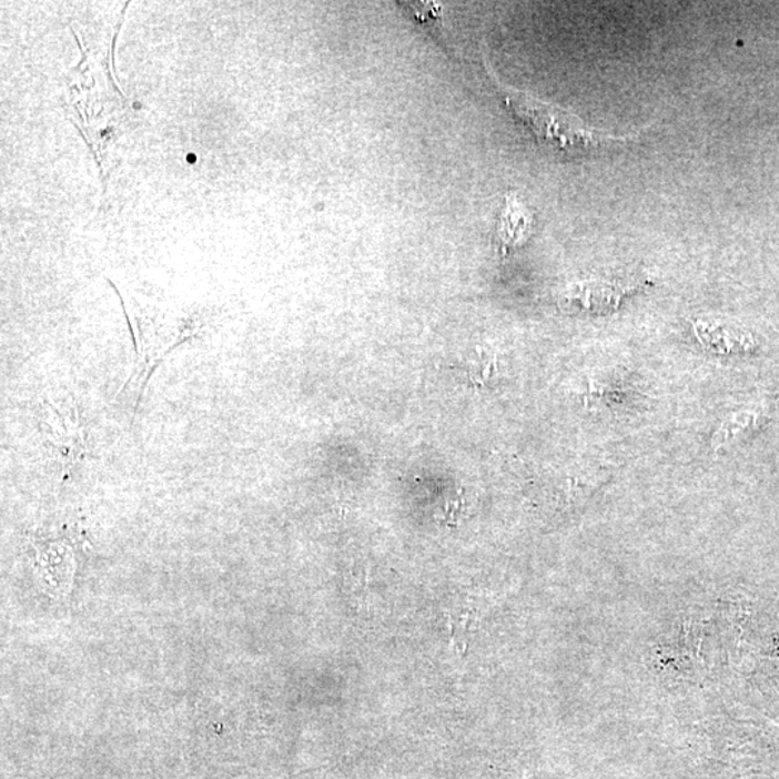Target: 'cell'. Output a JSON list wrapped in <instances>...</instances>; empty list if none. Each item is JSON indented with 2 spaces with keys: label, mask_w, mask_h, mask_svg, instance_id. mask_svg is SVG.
Wrapping results in <instances>:
<instances>
[{
  "label": "cell",
  "mask_w": 779,
  "mask_h": 779,
  "mask_svg": "<svg viewBox=\"0 0 779 779\" xmlns=\"http://www.w3.org/2000/svg\"><path fill=\"white\" fill-rule=\"evenodd\" d=\"M504 103L519 120H523L542 142L565 152L590 151L610 142H624L629 138H614L591 129L584 120L555 104L545 103L523 91L509 89L494 75Z\"/></svg>",
  "instance_id": "obj_1"
},
{
  "label": "cell",
  "mask_w": 779,
  "mask_h": 779,
  "mask_svg": "<svg viewBox=\"0 0 779 779\" xmlns=\"http://www.w3.org/2000/svg\"><path fill=\"white\" fill-rule=\"evenodd\" d=\"M43 423H45L50 433L51 444L60 447L61 451L74 454L77 447L83 446V439L77 426V415L74 404L65 401L64 397L60 401L50 398L43 407Z\"/></svg>",
  "instance_id": "obj_3"
},
{
  "label": "cell",
  "mask_w": 779,
  "mask_h": 779,
  "mask_svg": "<svg viewBox=\"0 0 779 779\" xmlns=\"http://www.w3.org/2000/svg\"><path fill=\"white\" fill-rule=\"evenodd\" d=\"M530 229L532 215L516 195L509 194L498 225V235L504 250L517 247L526 242Z\"/></svg>",
  "instance_id": "obj_4"
},
{
  "label": "cell",
  "mask_w": 779,
  "mask_h": 779,
  "mask_svg": "<svg viewBox=\"0 0 779 779\" xmlns=\"http://www.w3.org/2000/svg\"><path fill=\"white\" fill-rule=\"evenodd\" d=\"M471 365H473V372H471V374L474 375L473 378L483 383L485 380L489 378L490 370L494 368V357L489 353H483V351H480V353L474 355Z\"/></svg>",
  "instance_id": "obj_5"
},
{
  "label": "cell",
  "mask_w": 779,
  "mask_h": 779,
  "mask_svg": "<svg viewBox=\"0 0 779 779\" xmlns=\"http://www.w3.org/2000/svg\"><path fill=\"white\" fill-rule=\"evenodd\" d=\"M641 287V283L637 282L588 281L567 287L560 300L566 305L591 314H608Z\"/></svg>",
  "instance_id": "obj_2"
}]
</instances>
